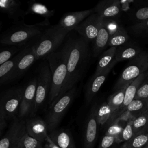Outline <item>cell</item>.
Segmentation results:
<instances>
[{
  "mask_svg": "<svg viewBox=\"0 0 148 148\" xmlns=\"http://www.w3.org/2000/svg\"><path fill=\"white\" fill-rule=\"evenodd\" d=\"M71 31L67 35L64 43L67 52V75L64 85L54 102L75 87L86 71L91 59L89 42L77 33Z\"/></svg>",
  "mask_w": 148,
  "mask_h": 148,
  "instance_id": "6da1fadb",
  "label": "cell"
},
{
  "mask_svg": "<svg viewBox=\"0 0 148 148\" xmlns=\"http://www.w3.org/2000/svg\"><path fill=\"white\" fill-rule=\"evenodd\" d=\"M49 26V21L46 19L33 25H27L24 23L15 24L3 33L1 43L3 45L26 46L34 43Z\"/></svg>",
  "mask_w": 148,
  "mask_h": 148,
  "instance_id": "7a4b0ae2",
  "label": "cell"
},
{
  "mask_svg": "<svg viewBox=\"0 0 148 148\" xmlns=\"http://www.w3.org/2000/svg\"><path fill=\"white\" fill-rule=\"evenodd\" d=\"M47 60L51 72V84L48 97L49 107L58 97L65 82L67 75V52L63 44L61 49L50 53Z\"/></svg>",
  "mask_w": 148,
  "mask_h": 148,
  "instance_id": "3957f363",
  "label": "cell"
},
{
  "mask_svg": "<svg viewBox=\"0 0 148 148\" xmlns=\"http://www.w3.org/2000/svg\"><path fill=\"white\" fill-rule=\"evenodd\" d=\"M71 31L58 23L47 27L33 43L38 60L56 51Z\"/></svg>",
  "mask_w": 148,
  "mask_h": 148,
  "instance_id": "277c9868",
  "label": "cell"
},
{
  "mask_svg": "<svg viewBox=\"0 0 148 148\" xmlns=\"http://www.w3.org/2000/svg\"><path fill=\"white\" fill-rule=\"evenodd\" d=\"M148 71V51L143 50L135 58L130 60L116 82L114 91L129 85L134 80Z\"/></svg>",
  "mask_w": 148,
  "mask_h": 148,
  "instance_id": "5b68a950",
  "label": "cell"
},
{
  "mask_svg": "<svg viewBox=\"0 0 148 148\" xmlns=\"http://www.w3.org/2000/svg\"><path fill=\"white\" fill-rule=\"evenodd\" d=\"M37 86L35 99L30 117L35 116L39 108L43 105L49 95L51 84V72L47 60L43 61L38 69Z\"/></svg>",
  "mask_w": 148,
  "mask_h": 148,
  "instance_id": "8992f818",
  "label": "cell"
},
{
  "mask_svg": "<svg viewBox=\"0 0 148 148\" xmlns=\"http://www.w3.org/2000/svg\"><path fill=\"white\" fill-rule=\"evenodd\" d=\"M75 95L76 88L74 87L65 93L49 107L50 109L45 120L49 133L57 129Z\"/></svg>",
  "mask_w": 148,
  "mask_h": 148,
  "instance_id": "52a82bcc",
  "label": "cell"
},
{
  "mask_svg": "<svg viewBox=\"0 0 148 148\" xmlns=\"http://www.w3.org/2000/svg\"><path fill=\"white\" fill-rule=\"evenodd\" d=\"M24 88L15 87L6 91L1 97L0 105L3 108L7 120H13L18 114Z\"/></svg>",
  "mask_w": 148,
  "mask_h": 148,
  "instance_id": "ba28073f",
  "label": "cell"
},
{
  "mask_svg": "<svg viewBox=\"0 0 148 148\" xmlns=\"http://www.w3.org/2000/svg\"><path fill=\"white\" fill-rule=\"evenodd\" d=\"M26 132L25 119L18 117L12 120L9 127L0 140V148H16Z\"/></svg>",
  "mask_w": 148,
  "mask_h": 148,
  "instance_id": "9c48e42d",
  "label": "cell"
},
{
  "mask_svg": "<svg viewBox=\"0 0 148 148\" xmlns=\"http://www.w3.org/2000/svg\"><path fill=\"white\" fill-rule=\"evenodd\" d=\"M101 21L102 17L94 13L83 20L74 30L88 42H93L98 35Z\"/></svg>",
  "mask_w": 148,
  "mask_h": 148,
  "instance_id": "30bf717a",
  "label": "cell"
},
{
  "mask_svg": "<svg viewBox=\"0 0 148 148\" xmlns=\"http://www.w3.org/2000/svg\"><path fill=\"white\" fill-rule=\"evenodd\" d=\"M36 86L37 79L34 77L28 82L24 88L18 114V117L20 119H25L30 117L35 99Z\"/></svg>",
  "mask_w": 148,
  "mask_h": 148,
  "instance_id": "8fae6325",
  "label": "cell"
},
{
  "mask_svg": "<svg viewBox=\"0 0 148 148\" xmlns=\"http://www.w3.org/2000/svg\"><path fill=\"white\" fill-rule=\"evenodd\" d=\"M97 109L93 107L87 117L83 134V148H93L97 139L98 128Z\"/></svg>",
  "mask_w": 148,
  "mask_h": 148,
  "instance_id": "7c38bea8",
  "label": "cell"
},
{
  "mask_svg": "<svg viewBox=\"0 0 148 148\" xmlns=\"http://www.w3.org/2000/svg\"><path fill=\"white\" fill-rule=\"evenodd\" d=\"M27 132L41 143H44L49 135L48 129L44 120L40 117H29L25 119Z\"/></svg>",
  "mask_w": 148,
  "mask_h": 148,
  "instance_id": "4fadbf2b",
  "label": "cell"
},
{
  "mask_svg": "<svg viewBox=\"0 0 148 148\" xmlns=\"http://www.w3.org/2000/svg\"><path fill=\"white\" fill-rule=\"evenodd\" d=\"M117 62V61L115 60L112 64L105 71L97 75H92L91 80L87 84L85 92V100L87 105L91 102L95 95L98 92L99 90L105 82L109 72Z\"/></svg>",
  "mask_w": 148,
  "mask_h": 148,
  "instance_id": "5bb4252c",
  "label": "cell"
},
{
  "mask_svg": "<svg viewBox=\"0 0 148 148\" xmlns=\"http://www.w3.org/2000/svg\"><path fill=\"white\" fill-rule=\"evenodd\" d=\"M33 43H34L28 45L25 47L24 53L17 63L12 80L17 79L23 76L33 63L38 60Z\"/></svg>",
  "mask_w": 148,
  "mask_h": 148,
  "instance_id": "9a60e30c",
  "label": "cell"
},
{
  "mask_svg": "<svg viewBox=\"0 0 148 148\" xmlns=\"http://www.w3.org/2000/svg\"><path fill=\"white\" fill-rule=\"evenodd\" d=\"M0 9L15 24L24 23V17L27 14L21 9L20 3L14 0L0 1Z\"/></svg>",
  "mask_w": 148,
  "mask_h": 148,
  "instance_id": "2e32d148",
  "label": "cell"
},
{
  "mask_svg": "<svg viewBox=\"0 0 148 148\" xmlns=\"http://www.w3.org/2000/svg\"><path fill=\"white\" fill-rule=\"evenodd\" d=\"M94 13V8L79 12H69L62 17L58 24L61 27L72 31L87 17Z\"/></svg>",
  "mask_w": 148,
  "mask_h": 148,
  "instance_id": "e0dca14e",
  "label": "cell"
},
{
  "mask_svg": "<svg viewBox=\"0 0 148 148\" xmlns=\"http://www.w3.org/2000/svg\"><path fill=\"white\" fill-rule=\"evenodd\" d=\"M94 9L95 13L103 18L115 19L121 11L120 2L117 0L100 1Z\"/></svg>",
  "mask_w": 148,
  "mask_h": 148,
  "instance_id": "ac0fdd59",
  "label": "cell"
},
{
  "mask_svg": "<svg viewBox=\"0 0 148 148\" xmlns=\"http://www.w3.org/2000/svg\"><path fill=\"white\" fill-rule=\"evenodd\" d=\"M24 48L10 60L0 65V82L1 84H6L12 80L17 63L24 53Z\"/></svg>",
  "mask_w": 148,
  "mask_h": 148,
  "instance_id": "d6986e66",
  "label": "cell"
},
{
  "mask_svg": "<svg viewBox=\"0 0 148 148\" xmlns=\"http://www.w3.org/2000/svg\"><path fill=\"white\" fill-rule=\"evenodd\" d=\"M51 140L60 148H76L73 137L69 131L65 129H56L49 134Z\"/></svg>",
  "mask_w": 148,
  "mask_h": 148,
  "instance_id": "ffe728a7",
  "label": "cell"
},
{
  "mask_svg": "<svg viewBox=\"0 0 148 148\" xmlns=\"http://www.w3.org/2000/svg\"><path fill=\"white\" fill-rule=\"evenodd\" d=\"M110 35L107 30L102 18L101 24L97 37L93 42L92 56L96 57L103 52V50L108 46Z\"/></svg>",
  "mask_w": 148,
  "mask_h": 148,
  "instance_id": "44dd1931",
  "label": "cell"
},
{
  "mask_svg": "<svg viewBox=\"0 0 148 148\" xmlns=\"http://www.w3.org/2000/svg\"><path fill=\"white\" fill-rule=\"evenodd\" d=\"M147 75H148V71L142 73L136 79L134 80L127 87L125 90V93L124 102L120 109L121 115L125 112L128 105L135 99L136 92L140 85L141 84V83H142L145 78L147 76Z\"/></svg>",
  "mask_w": 148,
  "mask_h": 148,
  "instance_id": "7402d4cb",
  "label": "cell"
},
{
  "mask_svg": "<svg viewBox=\"0 0 148 148\" xmlns=\"http://www.w3.org/2000/svg\"><path fill=\"white\" fill-rule=\"evenodd\" d=\"M142 51L138 46L129 45L127 43L117 48L115 60L117 62L131 60L136 57Z\"/></svg>",
  "mask_w": 148,
  "mask_h": 148,
  "instance_id": "603a6c76",
  "label": "cell"
},
{
  "mask_svg": "<svg viewBox=\"0 0 148 148\" xmlns=\"http://www.w3.org/2000/svg\"><path fill=\"white\" fill-rule=\"evenodd\" d=\"M117 47H110L104 51L100 56L93 75H97L107 69L115 60Z\"/></svg>",
  "mask_w": 148,
  "mask_h": 148,
  "instance_id": "cb8c5ba5",
  "label": "cell"
},
{
  "mask_svg": "<svg viewBox=\"0 0 148 148\" xmlns=\"http://www.w3.org/2000/svg\"><path fill=\"white\" fill-rule=\"evenodd\" d=\"M97 114L99 125H107L108 126L117 119L107 102L101 104L97 109Z\"/></svg>",
  "mask_w": 148,
  "mask_h": 148,
  "instance_id": "d4e9b609",
  "label": "cell"
},
{
  "mask_svg": "<svg viewBox=\"0 0 148 148\" xmlns=\"http://www.w3.org/2000/svg\"><path fill=\"white\" fill-rule=\"evenodd\" d=\"M148 144V131L135 134L129 140L123 143L120 148H143Z\"/></svg>",
  "mask_w": 148,
  "mask_h": 148,
  "instance_id": "484cf974",
  "label": "cell"
},
{
  "mask_svg": "<svg viewBox=\"0 0 148 148\" xmlns=\"http://www.w3.org/2000/svg\"><path fill=\"white\" fill-rule=\"evenodd\" d=\"M128 86L124 87L123 88L114 91L108 99L107 102L111 108L113 113L116 116V112L117 110H120L123 104L125 90Z\"/></svg>",
  "mask_w": 148,
  "mask_h": 148,
  "instance_id": "4316f807",
  "label": "cell"
},
{
  "mask_svg": "<svg viewBox=\"0 0 148 148\" xmlns=\"http://www.w3.org/2000/svg\"><path fill=\"white\" fill-rule=\"evenodd\" d=\"M134 134L148 131V109L132 118Z\"/></svg>",
  "mask_w": 148,
  "mask_h": 148,
  "instance_id": "83f0119b",
  "label": "cell"
},
{
  "mask_svg": "<svg viewBox=\"0 0 148 148\" xmlns=\"http://www.w3.org/2000/svg\"><path fill=\"white\" fill-rule=\"evenodd\" d=\"M129 39V36L125 29L120 26L118 30L110 36L108 46L119 47L126 44Z\"/></svg>",
  "mask_w": 148,
  "mask_h": 148,
  "instance_id": "f1b7e54d",
  "label": "cell"
},
{
  "mask_svg": "<svg viewBox=\"0 0 148 148\" xmlns=\"http://www.w3.org/2000/svg\"><path fill=\"white\" fill-rule=\"evenodd\" d=\"M148 109V99H134L127 107L125 112L133 118Z\"/></svg>",
  "mask_w": 148,
  "mask_h": 148,
  "instance_id": "f546056e",
  "label": "cell"
},
{
  "mask_svg": "<svg viewBox=\"0 0 148 148\" xmlns=\"http://www.w3.org/2000/svg\"><path fill=\"white\" fill-rule=\"evenodd\" d=\"M28 12L40 15L46 20H49L50 17L54 14V10H49L46 6L38 2H34L30 4Z\"/></svg>",
  "mask_w": 148,
  "mask_h": 148,
  "instance_id": "4dcf8cb0",
  "label": "cell"
},
{
  "mask_svg": "<svg viewBox=\"0 0 148 148\" xmlns=\"http://www.w3.org/2000/svg\"><path fill=\"white\" fill-rule=\"evenodd\" d=\"M17 148H44L43 143L31 136L26 131Z\"/></svg>",
  "mask_w": 148,
  "mask_h": 148,
  "instance_id": "1f68e13d",
  "label": "cell"
},
{
  "mask_svg": "<svg viewBox=\"0 0 148 148\" xmlns=\"http://www.w3.org/2000/svg\"><path fill=\"white\" fill-rule=\"evenodd\" d=\"M134 135L132 127V118H131L127 122L121 133L117 138L119 139L120 143H124L131 139Z\"/></svg>",
  "mask_w": 148,
  "mask_h": 148,
  "instance_id": "d6a6232c",
  "label": "cell"
},
{
  "mask_svg": "<svg viewBox=\"0 0 148 148\" xmlns=\"http://www.w3.org/2000/svg\"><path fill=\"white\" fill-rule=\"evenodd\" d=\"M121 122V120L118 119H116L113 122H112L108 126V128L105 135L117 138L121 133L123 128L125 125L122 124Z\"/></svg>",
  "mask_w": 148,
  "mask_h": 148,
  "instance_id": "836d02e7",
  "label": "cell"
},
{
  "mask_svg": "<svg viewBox=\"0 0 148 148\" xmlns=\"http://www.w3.org/2000/svg\"><path fill=\"white\" fill-rule=\"evenodd\" d=\"M120 143L116 137L105 135L98 148H120Z\"/></svg>",
  "mask_w": 148,
  "mask_h": 148,
  "instance_id": "e575fe53",
  "label": "cell"
},
{
  "mask_svg": "<svg viewBox=\"0 0 148 148\" xmlns=\"http://www.w3.org/2000/svg\"><path fill=\"white\" fill-rule=\"evenodd\" d=\"M25 47V46L19 47L14 46V47H12L2 50L0 53V65L10 60L14 57V55L17 52L20 51Z\"/></svg>",
  "mask_w": 148,
  "mask_h": 148,
  "instance_id": "d590c367",
  "label": "cell"
},
{
  "mask_svg": "<svg viewBox=\"0 0 148 148\" xmlns=\"http://www.w3.org/2000/svg\"><path fill=\"white\" fill-rule=\"evenodd\" d=\"M148 99V75L140 85L135 97V99Z\"/></svg>",
  "mask_w": 148,
  "mask_h": 148,
  "instance_id": "8d00e7d4",
  "label": "cell"
},
{
  "mask_svg": "<svg viewBox=\"0 0 148 148\" xmlns=\"http://www.w3.org/2000/svg\"><path fill=\"white\" fill-rule=\"evenodd\" d=\"M102 21L107 30L108 31L110 36L114 34L120 27V25L117 23L115 19L102 18Z\"/></svg>",
  "mask_w": 148,
  "mask_h": 148,
  "instance_id": "74e56055",
  "label": "cell"
},
{
  "mask_svg": "<svg viewBox=\"0 0 148 148\" xmlns=\"http://www.w3.org/2000/svg\"><path fill=\"white\" fill-rule=\"evenodd\" d=\"M131 29L135 33L148 31V19L134 24L131 27Z\"/></svg>",
  "mask_w": 148,
  "mask_h": 148,
  "instance_id": "f35d334b",
  "label": "cell"
},
{
  "mask_svg": "<svg viewBox=\"0 0 148 148\" xmlns=\"http://www.w3.org/2000/svg\"><path fill=\"white\" fill-rule=\"evenodd\" d=\"M135 17L136 19L144 21L148 19V7H144L139 9L135 13Z\"/></svg>",
  "mask_w": 148,
  "mask_h": 148,
  "instance_id": "ab89813d",
  "label": "cell"
},
{
  "mask_svg": "<svg viewBox=\"0 0 148 148\" xmlns=\"http://www.w3.org/2000/svg\"><path fill=\"white\" fill-rule=\"evenodd\" d=\"M6 116L3 108L0 105V133L2 134L3 129L6 125Z\"/></svg>",
  "mask_w": 148,
  "mask_h": 148,
  "instance_id": "60d3db41",
  "label": "cell"
},
{
  "mask_svg": "<svg viewBox=\"0 0 148 148\" xmlns=\"http://www.w3.org/2000/svg\"><path fill=\"white\" fill-rule=\"evenodd\" d=\"M44 148H60V147H58L56 143H54L50 138L49 136L48 135L46 139L45 143L44 145Z\"/></svg>",
  "mask_w": 148,
  "mask_h": 148,
  "instance_id": "b9f144b4",
  "label": "cell"
},
{
  "mask_svg": "<svg viewBox=\"0 0 148 148\" xmlns=\"http://www.w3.org/2000/svg\"><path fill=\"white\" fill-rule=\"evenodd\" d=\"M143 148H148V145H146L145 147H144Z\"/></svg>",
  "mask_w": 148,
  "mask_h": 148,
  "instance_id": "7bdbcfd3",
  "label": "cell"
},
{
  "mask_svg": "<svg viewBox=\"0 0 148 148\" xmlns=\"http://www.w3.org/2000/svg\"><path fill=\"white\" fill-rule=\"evenodd\" d=\"M147 145H148V144H147Z\"/></svg>",
  "mask_w": 148,
  "mask_h": 148,
  "instance_id": "ee69618b",
  "label": "cell"
},
{
  "mask_svg": "<svg viewBox=\"0 0 148 148\" xmlns=\"http://www.w3.org/2000/svg\"><path fill=\"white\" fill-rule=\"evenodd\" d=\"M16 148H17V147H16Z\"/></svg>",
  "mask_w": 148,
  "mask_h": 148,
  "instance_id": "f6af8a7d",
  "label": "cell"
}]
</instances>
